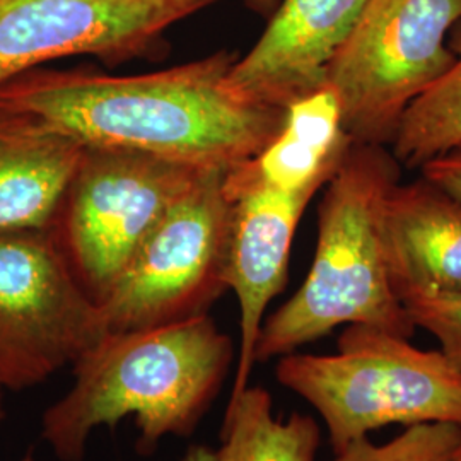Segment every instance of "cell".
I'll return each mask as SVG.
<instances>
[{"label":"cell","instance_id":"obj_1","mask_svg":"<svg viewBox=\"0 0 461 461\" xmlns=\"http://www.w3.org/2000/svg\"><path fill=\"white\" fill-rule=\"evenodd\" d=\"M236 55L140 76L38 67L0 86V99L43 116L84 146L123 148L200 171H230L279 133L284 110L249 104L228 87Z\"/></svg>","mask_w":461,"mask_h":461},{"label":"cell","instance_id":"obj_2","mask_svg":"<svg viewBox=\"0 0 461 461\" xmlns=\"http://www.w3.org/2000/svg\"><path fill=\"white\" fill-rule=\"evenodd\" d=\"M234 361L211 314L135 331H108L74 364V386L49 407L41 438L60 461H83L93 430L135 417L139 453L186 438L211 409Z\"/></svg>","mask_w":461,"mask_h":461},{"label":"cell","instance_id":"obj_3","mask_svg":"<svg viewBox=\"0 0 461 461\" xmlns=\"http://www.w3.org/2000/svg\"><path fill=\"white\" fill-rule=\"evenodd\" d=\"M400 167L383 146H348L320 202L312 268L296 294L265 318L255 363L297 352L340 325L412 339L415 327L393 291L383 245L384 200L400 182Z\"/></svg>","mask_w":461,"mask_h":461},{"label":"cell","instance_id":"obj_4","mask_svg":"<svg viewBox=\"0 0 461 461\" xmlns=\"http://www.w3.org/2000/svg\"><path fill=\"white\" fill-rule=\"evenodd\" d=\"M276 378L321 415L333 453L392 424L461 426L460 369L375 327L347 325L335 354L282 356Z\"/></svg>","mask_w":461,"mask_h":461},{"label":"cell","instance_id":"obj_5","mask_svg":"<svg viewBox=\"0 0 461 461\" xmlns=\"http://www.w3.org/2000/svg\"><path fill=\"white\" fill-rule=\"evenodd\" d=\"M458 23L461 0H366L325 74L352 142L392 144L409 106L453 66Z\"/></svg>","mask_w":461,"mask_h":461},{"label":"cell","instance_id":"obj_6","mask_svg":"<svg viewBox=\"0 0 461 461\" xmlns=\"http://www.w3.org/2000/svg\"><path fill=\"white\" fill-rule=\"evenodd\" d=\"M202 173L132 149L84 148L50 230L98 304L149 232Z\"/></svg>","mask_w":461,"mask_h":461},{"label":"cell","instance_id":"obj_7","mask_svg":"<svg viewBox=\"0 0 461 461\" xmlns=\"http://www.w3.org/2000/svg\"><path fill=\"white\" fill-rule=\"evenodd\" d=\"M226 171H203L137 248L99 304L108 331L159 329L209 314L226 285Z\"/></svg>","mask_w":461,"mask_h":461},{"label":"cell","instance_id":"obj_8","mask_svg":"<svg viewBox=\"0 0 461 461\" xmlns=\"http://www.w3.org/2000/svg\"><path fill=\"white\" fill-rule=\"evenodd\" d=\"M108 333L50 228L0 230V388L23 392L74 366Z\"/></svg>","mask_w":461,"mask_h":461},{"label":"cell","instance_id":"obj_9","mask_svg":"<svg viewBox=\"0 0 461 461\" xmlns=\"http://www.w3.org/2000/svg\"><path fill=\"white\" fill-rule=\"evenodd\" d=\"M221 0H0V86L76 55L120 66L156 53L165 33Z\"/></svg>","mask_w":461,"mask_h":461},{"label":"cell","instance_id":"obj_10","mask_svg":"<svg viewBox=\"0 0 461 461\" xmlns=\"http://www.w3.org/2000/svg\"><path fill=\"white\" fill-rule=\"evenodd\" d=\"M224 192L230 200L224 277L240 304V356L230 403L247 390L265 312L287 284L297 224L318 190L272 188L245 161L224 173Z\"/></svg>","mask_w":461,"mask_h":461},{"label":"cell","instance_id":"obj_11","mask_svg":"<svg viewBox=\"0 0 461 461\" xmlns=\"http://www.w3.org/2000/svg\"><path fill=\"white\" fill-rule=\"evenodd\" d=\"M366 0H280L253 49L236 59L228 87L236 98L285 110L325 86L331 59L346 43Z\"/></svg>","mask_w":461,"mask_h":461},{"label":"cell","instance_id":"obj_12","mask_svg":"<svg viewBox=\"0 0 461 461\" xmlns=\"http://www.w3.org/2000/svg\"><path fill=\"white\" fill-rule=\"evenodd\" d=\"M84 148L43 116L0 99V230L50 228Z\"/></svg>","mask_w":461,"mask_h":461},{"label":"cell","instance_id":"obj_13","mask_svg":"<svg viewBox=\"0 0 461 461\" xmlns=\"http://www.w3.org/2000/svg\"><path fill=\"white\" fill-rule=\"evenodd\" d=\"M383 245L398 299L415 291L461 293V200L420 178L384 200Z\"/></svg>","mask_w":461,"mask_h":461},{"label":"cell","instance_id":"obj_14","mask_svg":"<svg viewBox=\"0 0 461 461\" xmlns=\"http://www.w3.org/2000/svg\"><path fill=\"white\" fill-rule=\"evenodd\" d=\"M350 144L340 99L325 84L284 110L279 133L247 165L260 182L282 192L320 190Z\"/></svg>","mask_w":461,"mask_h":461},{"label":"cell","instance_id":"obj_15","mask_svg":"<svg viewBox=\"0 0 461 461\" xmlns=\"http://www.w3.org/2000/svg\"><path fill=\"white\" fill-rule=\"evenodd\" d=\"M221 439L217 461H314L321 432L310 415L276 417L272 395L248 384L228 403Z\"/></svg>","mask_w":461,"mask_h":461},{"label":"cell","instance_id":"obj_16","mask_svg":"<svg viewBox=\"0 0 461 461\" xmlns=\"http://www.w3.org/2000/svg\"><path fill=\"white\" fill-rule=\"evenodd\" d=\"M453 66L413 101L392 140L396 163L420 169L461 144V23L449 34Z\"/></svg>","mask_w":461,"mask_h":461},{"label":"cell","instance_id":"obj_17","mask_svg":"<svg viewBox=\"0 0 461 461\" xmlns=\"http://www.w3.org/2000/svg\"><path fill=\"white\" fill-rule=\"evenodd\" d=\"M460 443L458 424H417L384 445L361 438L335 453L333 461H453Z\"/></svg>","mask_w":461,"mask_h":461},{"label":"cell","instance_id":"obj_18","mask_svg":"<svg viewBox=\"0 0 461 461\" xmlns=\"http://www.w3.org/2000/svg\"><path fill=\"white\" fill-rule=\"evenodd\" d=\"M400 301L413 327L434 335L441 352L461 371V293L415 291Z\"/></svg>","mask_w":461,"mask_h":461},{"label":"cell","instance_id":"obj_19","mask_svg":"<svg viewBox=\"0 0 461 461\" xmlns=\"http://www.w3.org/2000/svg\"><path fill=\"white\" fill-rule=\"evenodd\" d=\"M422 178L461 200V144L420 167Z\"/></svg>","mask_w":461,"mask_h":461},{"label":"cell","instance_id":"obj_20","mask_svg":"<svg viewBox=\"0 0 461 461\" xmlns=\"http://www.w3.org/2000/svg\"><path fill=\"white\" fill-rule=\"evenodd\" d=\"M182 461H217L215 451L207 446H190V449L185 453Z\"/></svg>","mask_w":461,"mask_h":461},{"label":"cell","instance_id":"obj_21","mask_svg":"<svg viewBox=\"0 0 461 461\" xmlns=\"http://www.w3.org/2000/svg\"><path fill=\"white\" fill-rule=\"evenodd\" d=\"M245 2L253 11L264 16H270L280 4V0H245Z\"/></svg>","mask_w":461,"mask_h":461},{"label":"cell","instance_id":"obj_22","mask_svg":"<svg viewBox=\"0 0 461 461\" xmlns=\"http://www.w3.org/2000/svg\"><path fill=\"white\" fill-rule=\"evenodd\" d=\"M4 417H5V412H4V402H2V388H0V422L4 420Z\"/></svg>","mask_w":461,"mask_h":461},{"label":"cell","instance_id":"obj_23","mask_svg":"<svg viewBox=\"0 0 461 461\" xmlns=\"http://www.w3.org/2000/svg\"><path fill=\"white\" fill-rule=\"evenodd\" d=\"M21 461H36V458H34L33 451H28V453L23 456V460Z\"/></svg>","mask_w":461,"mask_h":461},{"label":"cell","instance_id":"obj_24","mask_svg":"<svg viewBox=\"0 0 461 461\" xmlns=\"http://www.w3.org/2000/svg\"><path fill=\"white\" fill-rule=\"evenodd\" d=\"M453 461H461V443L460 446H458V449H456V455H455Z\"/></svg>","mask_w":461,"mask_h":461}]
</instances>
